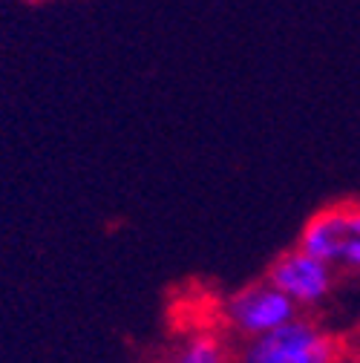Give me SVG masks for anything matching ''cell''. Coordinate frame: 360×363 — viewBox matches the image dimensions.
I'll use <instances>...</instances> for the list:
<instances>
[{"label": "cell", "mask_w": 360, "mask_h": 363, "mask_svg": "<svg viewBox=\"0 0 360 363\" xmlns=\"http://www.w3.org/2000/svg\"><path fill=\"white\" fill-rule=\"evenodd\" d=\"M346 340L329 332L320 320L297 314L286 326L262 337L240 340L231 363H349Z\"/></svg>", "instance_id": "1"}, {"label": "cell", "mask_w": 360, "mask_h": 363, "mask_svg": "<svg viewBox=\"0 0 360 363\" xmlns=\"http://www.w3.org/2000/svg\"><path fill=\"white\" fill-rule=\"evenodd\" d=\"M297 314H300L297 306L283 291H277L268 280H257V283L240 286L237 291L225 297L219 303L216 317L225 337H234L240 343V340L262 337L286 326Z\"/></svg>", "instance_id": "2"}, {"label": "cell", "mask_w": 360, "mask_h": 363, "mask_svg": "<svg viewBox=\"0 0 360 363\" xmlns=\"http://www.w3.org/2000/svg\"><path fill=\"white\" fill-rule=\"evenodd\" d=\"M297 245L329 262L337 274H360V199L317 211L300 228Z\"/></svg>", "instance_id": "3"}, {"label": "cell", "mask_w": 360, "mask_h": 363, "mask_svg": "<svg viewBox=\"0 0 360 363\" xmlns=\"http://www.w3.org/2000/svg\"><path fill=\"white\" fill-rule=\"evenodd\" d=\"M265 280L277 291H283L297 306L300 314H308V311L323 308L332 300L337 289V271L320 257L294 245L268 265Z\"/></svg>", "instance_id": "4"}, {"label": "cell", "mask_w": 360, "mask_h": 363, "mask_svg": "<svg viewBox=\"0 0 360 363\" xmlns=\"http://www.w3.org/2000/svg\"><path fill=\"white\" fill-rule=\"evenodd\" d=\"M231 340L222 329H193L179 340L159 363H231Z\"/></svg>", "instance_id": "5"}, {"label": "cell", "mask_w": 360, "mask_h": 363, "mask_svg": "<svg viewBox=\"0 0 360 363\" xmlns=\"http://www.w3.org/2000/svg\"><path fill=\"white\" fill-rule=\"evenodd\" d=\"M346 349H349L351 363H360V326H357V329H354V335L346 340Z\"/></svg>", "instance_id": "6"}]
</instances>
